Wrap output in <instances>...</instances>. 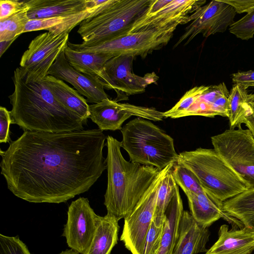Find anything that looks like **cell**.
Returning a JSON list of instances; mask_svg holds the SVG:
<instances>
[{"mask_svg": "<svg viewBox=\"0 0 254 254\" xmlns=\"http://www.w3.org/2000/svg\"><path fill=\"white\" fill-rule=\"evenodd\" d=\"M218 239L205 254H251L254 251V230L243 227L229 230L220 226Z\"/></svg>", "mask_w": 254, "mask_h": 254, "instance_id": "obj_19", "label": "cell"}, {"mask_svg": "<svg viewBox=\"0 0 254 254\" xmlns=\"http://www.w3.org/2000/svg\"><path fill=\"white\" fill-rule=\"evenodd\" d=\"M99 0H30L29 19H36L70 15L97 5Z\"/></svg>", "mask_w": 254, "mask_h": 254, "instance_id": "obj_20", "label": "cell"}, {"mask_svg": "<svg viewBox=\"0 0 254 254\" xmlns=\"http://www.w3.org/2000/svg\"><path fill=\"white\" fill-rule=\"evenodd\" d=\"M185 193L188 198L190 213L200 226L208 228L222 218L232 226L238 227L236 221L223 211V203L217 201L205 192L199 193L186 192Z\"/></svg>", "mask_w": 254, "mask_h": 254, "instance_id": "obj_21", "label": "cell"}, {"mask_svg": "<svg viewBox=\"0 0 254 254\" xmlns=\"http://www.w3.org/2000/svg\"><path fill=\"white\" fill-rule=\"evenodd\" d=\"M172 174L176 183L184 192L199 193L205 192L195 175L184 165L175 163L172 168Z\"/></svg>", "mask_w": 254, "mask_h": 254, "instance_id": "obj_30", "label": "cell"}, {"mask_svg": "<svg viewBox=\"0 0 254 254\" xmlns=\"http://www.w3.org/2000/svg\"><path fill=\"white\" fill-rule=\"evenodd\" d=\"M232 80L234 84H240L246 89L250 86L254 87V70L234 73Z\"/></svg>", "mask_w": 254, "mask_h": 254, "instance_id": "obj_36", "label": "cell"}, {"mask_svg": "<svg viewBox=\"0 0 254 254\" xmlns=\"http://www.w3.org/2000/svg\"><path fill=\"white\" fill-rule=\"evenodd\" d=\"M249 101L254 103V94L249 95Z\"/></svg>", "mask_w": 254, "mask_h": 254, "instance_id": "obj_41", "label": "cell"}, {"mask_svg": "<svg viewBox=\"0 0 254 254\" xmlns=\"http://www.w3.org/2000/svg\"><path fill=\"white\" fill-rule=\"evenodd\" d=\"M89 118L101 130H121L125 121L131 116L153 121L164 118L163 112L153 107L120 103L108 99L89 105Z\"/></svg>", "mask_w": 254, "mask_h": 254, "instance_id": "obj_12", "label": "cell"}, {"mask_svg": "<svg viewBox=\"0 0 254 254\" xmlns=\"http://www.w3.org/2000/svg\"><path fill=\"white\" fill-rule=\"evenodd\" d=\"M58 254H80L71 249H66L65 251H62Z\"/></svg>", "mask_w": 254, "mask_h": 254, "instance_id": "obj_40", "label": "cell"}, {"mask_svg": "<svg viewBox=\"0 0 254 254\" xmlns=\"http://www.w3.org/2000/svg\"><path fill=\"white\" fill-rule=\"evenodd\" d=\"M179 154L177 163L191 171L205 192L220 203L249 189L214 149L198 148Z\"/></svg>", "mask_w": 254, "mask_h": 254, "instance_id": "obj_5", "label": "cell"}, {"mask_svg": "<svg viewBox=\"0 0 254 254\" xmlns=\"http://www.w3.org/2000/svg\"><path fill=\"white\" fill-rule=\"evenodd\" d=\"M230 92L224 82L211 86H195L184 95L186 109L183 117L201 116L213 118L228 116Z\"/></svg>", "mask_w": 254, "mask_h": 254, "instance_id": "obj_16", "label": "cell"}, {"mask_svg": "<svg viewBox=\"0 0 254 254\" xmlns=\"http://www.w3.org/2000/svg\"><path fill=\"white\" fill-rule=\"evenodd\" d=\"M234 8L222 0H213L199 7L189 18L192 22L186 27L184 33L174 48L185 42L188 44L199 34L207 37L216 33L224 32L235 22Z\"/></svg>", "mask_w": 254, "mask_h": 254, "instance_id": "obj_11", "label": "cell"}, {"mask_svg": "<svg viewBox=\"0 0 254 254\" xmlns=\"http://www.w3.org/2000/svg\"><path fill=\"white\" fill-rule=\"evenodd\" d=\"M121 131L122 147L128 153L130 161L160 171L177 162L179 154L173 138L150 120L135 118L123 126Z\"/></svg>", "mask_w": 254, "mask_h": 254, "instance_id": "obj_4", "label": "cell"}, {"mask_svg": "<svg viewBox=\"0 0 254 254\" xmlns=\"http://www.w3.org/2000/svg\"><path fill=\"white\" fill-rule=\"evenodd\" d=\"M98 216L87 198L80 197L72 201L63 234L70 249L80 254L86 253L96 229Z\"/></svg>", "mask_w": 254, "mask_h": 254, "instance_id": "obj_13", "label": "cell"}, {"mask_svg": "<svg viewBox=\"0 0 254 254\" xmlns=\"http://www.w3.org/2000/svg\"><path fill=\"white\" fill-rule=\"evenodd\" d=\"M106 145L108 182L104 204L107 214L120 220L131 212L160 171L127 161L121 142L112 136H107Z\"/></svg>", "mask_w": 254, "mask_h": 254, "instance_id": "obj_3", "label": "cell"}, {"mask_svg": "<svg viewBox=\"0 0 254 254\" xmlns=\"http://www.w3.org/2000/svg\"><path fill=\"white\" fill-rule=\"evenodd\" d=\"M100 129L24 131L0 150L1 174L16 197L33 203L65 202L89 190L107 169Z\"/></svg>", "mask_w": 254, "mask_h": 254, "instance_id": "obj_1", "label": "cell"}, {"mask_svg": "<svg viewBox=\"0 0 254 254\" xmlns=\"http://www.w3.org/2000/svg\"><path fill=\"white\" fill-rule=\"evenodd\" d=\"M69 33L48 31L31 41L20 62L26 82H40L48 75L50 69L67 45Z\"/></svg>", "mask_w": 254, "mask_h": 254, "instance_id": "obj_10", "label": "cell"}, {"mask_svg": "<svg viewBox=\"0 0 254 254\" xmlns=\"http://www.w3.org/2000/svg\"><path fill=\"white\" fill-rule=\"evenodd\" d=\"M209 236L208 228L199 225L190 212L184 210L173 254H198L206 252Z\"/></svg>", "mask_w": 254, "mask_h": 254, "instance_id": "obj_18", "label": "cell"}, {"mask_svg": "<svg viewBox=\"0 0 254 254\" xmlns=\"http://www.w3.org/2000/svg\"><path fill=\"white\" fill-rule=\"evenodd\" d=\"M174 30H149L131 33L94 45L84 46L69 41V47L77 51L105 53L118 56L145 57L155 50L165 46Z\"/></svg>", "mask_w": 254, "mask_h": 254, "instance_id": "obj_7", "label": "cell"}, {"mask_svg": "<svg viewBox=\"0 0 254 254\" xmlns=\"http://www.w3.org/2000/svg\"><path fill=\"white\" fill-rule=\"evenodd\" d=\"M164 229V223L157 226L153 221L146 237L143 254H157L161 246Z\"/></svg>", "mask_w": 254, "mask_h": 254, "instance_id": "obj_32", "label": "cell"}, {"mask_svg": "<svg viewBox=\"0 0 254 254\" xmlns=\"http://www.w3.org/2000/svg\"><path fill=\"white\" fill-rule=\"evenodd\" d=\"M230 33L242 40H248L254 35V8L229 28Z\"/></svg>", "mask_w": 254, "mask_h": 254, "instance_id": "obj_31", "label": "cell"}, {"mask_svg": "<svg viewBox=\"0 0 254 254\" xmlns=\"http://www.w3.org/2000/svg\"><path fill=\"white\" fill-rule=\"evenodd\" d=\"M134 58L129 56H118L107 62L102 81L105 88L114 89L128 96L143 93L149 84L156 82L158 77L154 72L142 77L132 71Z\"/></svg>", "mask_w": 254, "mask_h": 254, "instance_id": "obj_15", "label": "cell"}, {"mask_svg": "<svg viewBox=\"0 0 254 254\" xmlns=\"http://www.w3.org/2000/svg\"><path fill=\"white\" fill-rule=\"evenodd\" d=\"M65 58L70 64L78 71L95 76L103 81L105 64L114 56L109 54L79 52L68 46L64 49Z\"/></svg>", "mask_w": 254, "mask_h": 254, "instance_id": "obj_24", "label": "cell"}, {"mask_svg": "<svg viewBox=\"0 0 254 254\" xmlns=\"http://www.w3.org/2000/svg\"><path fill=\"white\" fill-rule=\"evenodd\" d=\"M203 0H170L159 10L145 12L133 23L129 33L155 30H174L180 24H187L190 15L205 3Z\"/></svg>", "mask_w": 254, "mask_h": 254, "instance_id": "obj_14", "label": "cell"}, {"mask_svg": "<svg viewBox=\"0 0 254 254\" xmlns=\"http://www.w3.org/2000/svg\"><path fill=\"white\" fill-rule=\"evenodd\" d=\"M14 124L10 111H8L5 107H0V142L6 143L9 142V126Z\"/></svg>", "mask_w": 254, "mask_h": 254, "instance_id": "obj_34", "label": "cell"}, {"mask_svg": "<svg viewBox=\"0 0 254 254\" xmlns=\"http://www.w3.org/2000/svg\"><path fill=\"white\" fill-rule=\"evenodd\" d=\"M14 89L9 96L14 124L24 131L62 132L83 129L86 123L61 103L44 82H26L17 67Z\"/></svg>", "mask_w": 254, "mask_h": 254, "instance_id": "obj_2", "label": "cell"}, {"mask_svg": "<svg viewBox=\"0 0 254 254\" xmlns=\"http://www.w3.org/2000/svg\"><path fill=\"white\" fill-rule=\"evenodd\" d=\"M213 149L246 182L254 189V137L248 129H228L211 137Z\"/></svg>", "mask_w": 254, "mask_h": 254, "instance_id": "obj_8", "label": "cell"}, {"mask_svg": "<svg viewBox=\"0 0 254 254\" xmlns=\"http://www.w3.org/2000/svg\"><path fill=\"white\" fill-rule=\"evenodd\" d=\"M249 104L252 108V112L246 116L242 123L244 124L254 137V103L249 101Z\"/></svg>", "mask_w": 254, "mask_h": 254, "instance_id": "obj_38", "label": "cell"}, {"mask_svg": "<svg viewBox=\"0 0 254 254\" xmlns=\"http://www.w3.org/2000/svg\"><path fill=\"white\" fill-rule=\"evenodd\" d=\"M152 0H115L98 14L83 21L77 33L89 46L129 32L134 22L147 10Z\"/></svg>", "mask_w": 254, "mask_h": 254, "instance_id": "obj_6", "label": "cell"}, {"mask_svg": "<svg viewBox=\"0 0 254 254\" xmlns=\"http://www.w3.org/2000/svg\"><path fill=\"white\" fill-rule=\"evenodd\" d=\"M174 164L168 165L160 171L131 212L124 218L120 240L132 254H143L146 237L154 219L161 183Z\"/></svg>", "mask_w": 254, "mask_h": 254, "instance_id": "obj_9", "label": "cell"}, {"mask_svg": "<svg viewBox=\"0 0 254 254\" xmlns=\"http://www.w3.org/2000/svg\"><path fill=\"white\" fill-rule=\"evenodd\" d=\"M0 254H31L26 245L17 236L0 234Z\"/></svg>", "mask_w": 254, "mask_h": 254, "instance_id": "obj_33", "label": "cell"}, {"mask_svg": "<svg viewBox=\"0 0 254 254\" xmlns=\"http://www.w3.org/2000/svg\"><path fill=\"white\" fill-rule=\"evenodd\" d=\"M25 0H0V20L6 19L21 10L25 5Z\"/></svg>", "mask_w": 254, "mask_h": 254, "instance_id": "obj_35", "label": "cell"}, {"mask_svg": "<svg viewBox=\"0 0 254 254\" xmlns=\"http://www.w3.org/2000/svg\"><path fill=\"white\" fill-rule=\"evenodd\" d=\"M43 81L61 103L87 123L90 112L89 105L86 99L64 81L53 76L47 75Z\"/></svg>", "mask_w": 254, "mask_h": 254, "instance_id": "obj_22", "label": "cell"}, {"mask_svg": "<svg viewBox=\"0 0 254 254\" xmlns=\"http://www.w3.org/2000/svg\"><path fill=\"white\" fill-rule=\"evenodd\" d=\"M222 208L236 221L239 228L254 230V189H248L225 201Z\"/></svg>", "mask_w": 254, "mask_h": 254, "instance_id": "obj_26", "label": "cell"}, {"mask_svg": "<svg viewBox=\"0 0 254 254\" xmlns=\"http://www.w3.org/2000/svg\"><path fill=\"white\" fill-rule=\"evenodd\" d=\"M14 41V40L9 41L0 42V57L2 56V54L8 49V48L13 43V42Z\"/></svg>", "mask_w": 254, "mask_h": 254, "instance_id": "obj_39", "label": "cell"}, {"mask_svg": "<svg viewBox=\"0 0 254 254\" xmlns=\"http://www.w3.org/2000/svg\"><path fill=\"white\" fill-rule=\"evenodd\" d=\"M19 11L9 17L0 20V42L15 40L24 33L29 18V7L26 3Z\"/></svg>", "mask_w": 254, "mask_h": 254, "instance_id": "obj_29", "label": "cell"}, {"mask_svg": "<svg viewBox=\"0 0 254 254\" xmlns=\"http://www.w3.org/2000/svg\"><path fill=\"white\" fill-rule=\"evenodd\" d=\"M247 89L234 84L228 98V116L231 129L241 127L244 118L252 111Z\"/></svg>", "mask_w": 254, "mask_h": 254, "instance_id": "obj_27", "label": "cell"}, {"mask_svg": "<svg viewBox=\"0 0 254 254\" xmlns=\"http://www.w3.org/2000/svg\"><path fill=\"white\" fill-rule=\"evenodd\" d=\"M64 50L58 57L48 75L71 84L86 98L87 102L95 104L108 99L103 82L97 76L84 74L73 67L66 60Z\"/></svg>", "mask_w": 254, "mask_h": 254, "instance_id": "obj_17", "label": "cell"}, {"mask_svg": "<svg viewBox=\"0 0 254 254\" xmlns=\"http://www.w3.org/2000/svg\"><path fill=\"white\" fill-rule=\"evenodd\" d=\"M173 167L165 175L158 191L153 219L157 226H161L164 223L166 210L178 186L172 176Z\"/></svg>", "mask_w": 254, "mask_h": 254, "instance_id": "obj_28", "label": "cell"}, {"mask_svg": "<svg viewBox=\"0 0 254 254\" xmlns=\"http://www.w3.org/2000/svg\"><path fill=\"white\" fill-rule=\"evenodd\" d=\"M232 6L236 13L247 14L254 8V0H222Z\"/></svg>", "mask_w": 254, "mask_h": 254, "instance_id": "obj_37", "label": "cell"}, {"mask_svg": "<svg viewBox=\"0 0 254 254\" xmlns=\"http://www.w3.org/2000/svg\"><path fill=\"white\" fill-rule=\"evenodd\" d=\"M119 220L107 214L98 216L96 229L92 242L85 254H110L118 243Z\"/></svg>", "mask_w": 254, "mask_h": 254, "instance_id": "obj_23", "label": "cell"}, {"mask_svg": "<svg viewBox=\"0 0 254 254\" xmlns=\"http://www.w3.org/2000/svg\"><path fill=\"white\" fill-rule=\"evenodd\" d=\"M183 211V202L178 186L166 210L164 232L157 254H173Z\"/></svg>", "mask_w": 254, "mask_h": 254, "instance_id": "obj_25", "label": "cell"}]
</instances>
